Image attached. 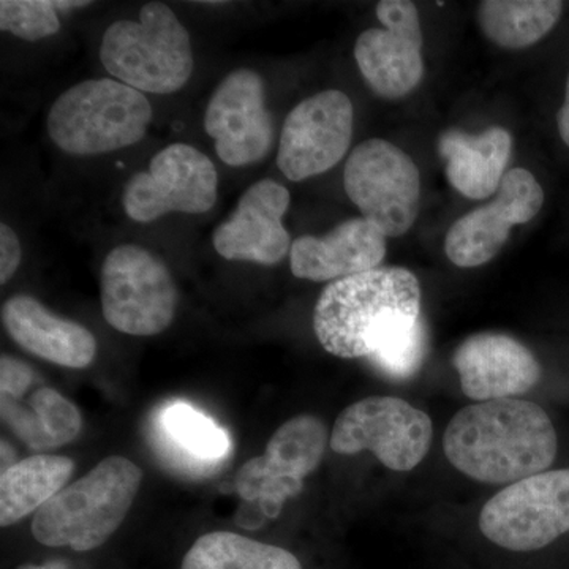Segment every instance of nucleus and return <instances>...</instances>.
I'll return each mask as SVG.
<instances>
[{
  "mask_svg": "<svg viewBox=\"0 0 569 569\" xmlns=\"http://www.w3.org/2000/svg\"><path fill=\"white\" fill-rule=\"evenodd\" d=\"M443 451L456 470L482 485H512L550 470L559 436L545 408L530 400L471 403L455 415Z\"/></svg>",
  "mask_w": 569,
  "mask_h": 569,
  "instance_id": "f257e3e1",
  "label": "nucleus"
},
{
  "mask_svg": "<svg viewBox=\"0 0 569 569\" xmlns=\"http://www.w3.org/2000/svg\"><path fill=\"white\" fill-rule=\"evenodd\" d=\"M421 284L410 269L387 266L335 280L313 310V331L328 353L369 359L421 323Z\"/></svg>",
  "mask_w": 569,
  "mask_h": 569,
  "instance_id": "f03ea898",
  "label": "nucleus"
},
{
  "mask_svg": "<svg viewBox=\"0 0 569 569\" xmlns=\"http://www.w3.org/2000/svg\"><path fill=\"white\" fill-rule=\"evenodd\" d=\"M141 481V468L132 460L103 459L36 512L33 538L48 548L77 552L100 548L122 526Z\"/></svg>",
  "mask_w": 569,
  "mask_h": 569,
  "instance_id": "7ed1b4c3",
  "label": "nucleus"
},
{
  "mask_svg": "<svg viewBox=\"0 0 569 569\" xmlns=\"http://www.w3.org/2000/svg\"><path fill=\"white\" fill-rule=\"evenodd\" d=\"M100 61L116 80L142 93L181 91L193 73L189 32L162 2L142 7L138 21H116L104 32Z\"/></svg>",
  "mask_w": 569,
  "mask_h": 569,
  "instance_id": "20e7f679",
  "label": "nucleus"
},
{
  "mask_svg": "<svg viewBox=\"0 0 569 569\" xmlns=\"http://www.w3.org/2000/svg\"><path fill=\"white\" fill-rule=\"evenodd\" d=\"M152 107L144 93L102 78L71 86L48 112L52 142L71 156H97L137 144L148 133Z\"/></svg>",
  "mask_w": 569,
  "mask_h": 569,
  "instance_id": "39448f33",
  "label": "nucleus"
},
{
  "mask_svg": "<svg viewBox=\"0 0 569 569\" xmlns=\"http://www.w3.org/2000/svg\"><path fill=\"white\" fill-rule=\"evenodd\" d=\"M486 539L511 552H537L569 533V468H550L501 489L481 509Z\"/></svg>",
  "mask_w": 569,
  "mask_h": 569,
  "instance_id": "423d86ee",
  "label": "nucleus"
},
{
  "mask_svg": "<svg viewBox=\"0 0 569 569\" xmlns=\"http://www.w3.org/2000/svg\"><path fill=\"white\" fill-rule=\"evenodd\" d=\"M432 438L426 411L399 397L372 396L339 415L329 447L340 456L370 451L389 470L406 473L426 459Z\"/></svg>",
  "mask_w": 569,
  "mask_h": 569,
  "instance_id": "0eeeda50",
  "label": "nucleus"
},
{
  "mask_svg": "<svg viewBox=\"0 0 569 569\" xmlns=\"http://www.w3.org/2000/svg\"><path fill=\"white\" fill-rule=\"evenodd\" d=\"M178 290L162 260L140 246H119L104 258L102 309L123 335L149 337L174 320Z\"/></svg>",
  "mask_w": 569,
  "mask_h": 569,
  "instance_id": "6e6552de",
  "label": "nucleus"
},
{
  "mask_svg": "<svg viewBox=\"0 0 569 569\" xmlns=\"http://www.w3.org/2000/svg\"><path fill=\"white\" fill-rule=\"evenodd\" d=\"M343 186L365 219L387 238L403 236L417 222L421 174L417 163L392 142L372 138L348 157Z\"/></svg>",
  "mask_w": 569,
  "mask_h": 569,
  "instance_id": "1a4fd4ad",
  "label": "nucleus"
},
{
  "mask_svg": "<svg viewBox=\"0 0 569 569\" xmlns=\"http://www.w3.org/2000/svg\"><path fill=\"white\" fill-rule=\"evenodd\" d=\"M216 164L190 144L167 146L153 156L148 170L133 174L122 193L123 211L138 223L167 213H204L217 201Z\"/></svg>",
  "mask_w": 569,
  "mask_h": 569,
  "instance_id": "9d476101",
  "label": "nucleus"
},
{
  "mask_svg": "<svg viewBox=\"0 0 569 569\" xmlns=\"http://www.w3.org/2000/svg\"><path fill=\"white\" fill-rule=\"evenodd\" d=\"M329 440L321 419L312 415L291 418L276 430L264 455L238 471L236 492L246 501H260L264 515L277 518L284 501L298 496L305 479L320 466Z\"/></svg>",
  "mask_w": 569,
  "mask_h": 569,
  "instance_id": "9b49d317",
  "label": "nucleus"
},
{
  "mask_svg": "<svg viewBox=\"0 0 569 569\" xmlns=\"http://www.w3.org/2000/svg\"><path fill=\"white\" fill-rule=\"evenodd\" d=\"M353 118L347 93L325 91L302 100L284 119L277 153L280 171L301 182L335 168L350 148Z\"/></svg>",
  "mask_w": 569,
  "mask_h": 569,
  "instance_id": "f8f14e48",
  "label": "nucleus"
},
{
  "mask_svg": "<svg viewBox=\"0 0 569 569\" xmlns=\"http://www.w3.org/2000/svg\"><path fill=\"white\" fill-rule=\"evenodd\" d=\"M376 11L383 28L358 37L356 63L377 96L400 99L417 89L425 74L418 9L408 0H383Z\"/></svg>",
  "mask_w": 569,
  "mask_h": 569,
  "instance_id": "ddd939ff",
  "label": "nucleus"
},
{
  "mask_svg": "<svg viewBox=\"0 0 569 569\" xmlns=\"http://www.w3.org/2000/svg\"><path fill=\"white\" fill-rule=\"evenodd\" d=\"M204 129L216 141L217 156L230 167H246L268 156L274 126L257 71L234 70L220 81L206 108Z\"/></svg>",
  "mask_w": 569,
  "mask_h": 569,
  "instance_id": "4468645a",
  "label": "nucleus"
},
{
  "mask_svg": "<svg viewBox=\"0 0 569 569\" xmlns=\"http://www.w3.org/2000/svg\"><path fill=\"white\" fill-rule=\"evenodd\" d=\"M545 204V190L538 179L523 168L507 171L497 197L452 224L445 241V252L459 268L489 263L507 244L511 230L530 222Z\"/></svg>",
  "mask_w": 569,
  "mask_h": 569,
  "instance_id": "2eb2a0df",
  "label": "nucleus"
},
{
  "mask_svg": "<svg viewBox=\"0 0 569 569\" xmlns=\"http://www.w3.org/2000/svg\"><path fill=\"white\" fill-rule=\"evenodd\" d=\"M288 208L290 192L282 183L271 179L253 183L233 213L213 231V249L224 260L279 264L293 246L282 222Z\"/></svg>",
  "mask_w": 569,
  "mask_h": 569,
  "instance_id": "dca6fc26",
  "label": "nucleus"
},
{
  "mask_svg": "<svg viewBox=\"0 0 569 569\" xmlns=\"http://www.w3.org/2000/svg\"><path fill=\"white\" fill-rule=\"evenodd\" d=\"M149 443L170 473L186 479L211 478L231 455L227 430L183 400H171L149 418Z\"/></svg>",
  "mask_w": 569,
  "mask_h": 569,
  "instance_id": "f3484780",
  "label": "nucleus"
},
{
  "mask_svg": "<svg viewBox=\"0 0 569 569\" xmlns=\"http://www.w3.org/2000/svg\"><path fill=\"white\" fill-rule=\"evenodd\" d=\"M463 395L478 402L516 399L537 387L542 367L529 347L500 332L468 337L452 355Z\"/></svg>",
  "mask_w": 569,
  "mask_h": 569,
  "instance_id": "a211bd4d",
  "label": "nucleus"
},
{
  "mask_svg": "<svg viewBox=\"0 0 569 569\" xmlns=\"http://www.w3.org/2000/svg\"><path fill=\"white\" fill-rule=\"evenodd\" d=\"M387 254V236L365 219L346 220L323 238L301 236L290 250L291 272L312 282L346 279L380 268Z\"/></svg>",
  "mask_w": 569,
  "mask_h": 569,
  "instance_id": "6ab92c4d",
  "label": "nucleus"
},
{
  "mask_svg": "<svg viewBox=\"0 0 569 569\" xmlns=\"http://www.w3.org/2000/svg\"><path fill=\"white\" fill-rule=\"evenodd\" d=\"M2 320L18 346L52 365L84 369L96 359L97 340L89 329L54 316L31 296L9 299Z\"/></svg>",
  "mask_w": 569,
  "mask_h": 569,
  "instance_id": "aec40b11",
  "label": "nucleus"
},
{
  "mask_svg": "<svg viewBox=\"0 0 569 569\" xmlns=\"http://www.w3.org/2000/svg\"><path fill=\"white\" fill-rule=\"evenodd\" d=\"M511 151V134L501 127L478 134L448 130L438 140L449 183L470 200H485L498 192Z\"/></svg>",
  "mask_w": 569,
  "mask_h": 569,
  "instance_id": "412c9836",
  "label": "nucleus"
},
{
  "mask_svg": "<svg viewBox=\"0 0 569 569\" xmlns=\"http://www.w3.org/2000/svg\"><path fill=\"white\" fill-rule=\"evenodd\" d=\"M63 456L36 455L3 471L0 478V526L10 527L58 496L73 473Z\"/></svg>",
  "mask_w": 569,
  "mask_h": 569,
  "instance_id": "4be33fe9",
  "label": "nucleus"
},
{
  "mask_svg": "<svg viewBox=\"0 0 569 569\" xmlns=\"http://www.w3.org/2000/svg\"><path fill=\"white\" fill-rule=\"evenodd\" d=\"M2 419L29 448H61L80 436V410L51 388H40L29 399V407L20 400L2 397Z\"/></svg>",
  "mask_w": 569,
  "mask_h": 569,
  "instance_id": "5701e85b",
  "label": "nucleus"
},
{
  "mask_svg": "<svg viewBox=\"0 0 569 569\" xmlns=\"http://www.w3.org/2000/svg\"><path fill=\"white\" fill-rule=\"evenodd\" d=\"M561 11L559 0H485L478 7V22L498 47L523 50L556 28Z\"/></svg>",
  "mask_w": 569,
  "mask_h": 569,
  "instance_id": "b1692460",
  "label": "nucleus"
},
{
  "mask_svg": "<svg viewBox=\"0 0 569 569\" xmlns=\"http://www.w3.org/2000/svg\"><path fill=\"white\" fill-rule=\"evenodd\" d=\"M181 569H302L290 550L231 531H211L193 542Z\"/></svg>",
  "mask_w": 569,
  "mask_h": 569,
  "instance_id": "393cba45",
  "label": "nucleus"
},
{
  "mask_svg": "<svg viewBox=\"0 0 569 569\" xmlns=\"http://www.w3.org/2000/svg\"><path fill=\"white\" fill-rule=\"evenodd\" d=\"M91 2L73 0H2L0 29L26 41H39L56 36L61 29L59 13L84 9Z\"/></svg>",
  "mask_w": 569,
  "mask_h": 569,
  "instance_id": "a878e982",
  "label": "nucleus"
},
{
  "mask_svg": "<svg viewBox=\"0 0 569 569\" xmlns=\"http://www.w3.org/2000/svg\"><path fill=\"white\" fill-rule=\"evenodd\" d=\"M426 353L427 331L426 321L422 318L415 331L370 356L367 361L376 367L378 372L392 380H407L418 372L419 367L425 362Z\"/></svg>",
  "mask_w": 569,
  "mask_h": 569,
  "instance_id": "bb28decb",
  "label": "nucleus"
},
{
  "mask_svg": "<svg viewBox=\"0 0 569 569\" xmlns=\"http://www.w3.org/2000/svg\"><path fill=\"white\" fill-rule=\"evenodd\" d=\"M33 372L31 367L24 365L9 355L0 359V391L7 399L20 400L24 392L31 388Z\"/></svg>",
  "mask_w": 569,
  "mask_h": 569,
  "instance_id": "cd10ccee",
  "label": "nucleus"
},
{
  "mask_svg": "<svg viewBox=\"0 0 569 569\" xmlns=\"http://www.w3.org/2000/svg\"><path fill=\"white\" fill-rule=\"evenodd\" d=\"M21 263L18 234L7 223L0 224V283L6 284Z\"/></svg>",
  "mask_w": 569,
  "mask_h": 569,
  "instance_id": "c85d7f7f",
  "label": "nucleus"
},
{
  "mask_svg": "<svg viewBox=\"0 0 569 569\" xmlns=\"http://www.w3.org/2000/svg\"><path fill=\"white\" fill-rule=\"evenodd\" d=\"M557 126L561 140L569 148V74L567 80V91H565V102L561 104L559 114H557Z\"/></svg>",
  "mask_w": 569,
  "mask_h": 569,
  "instance_id": "c756f323",
  "label": "nucleus"
},
{
  "mask_svg": "<svg viewBox=\"0 0 569 569\" xmlns=\"http://www.w3.org/2000/svg\"><path fill=\"white\" fill-rule=\"evenodd\" d=\"M0 455H2V473L20 462L17 451H14L9 441L2 440V451H0Z\"/></svg>",
  "mask_w": 569,
  "mask_h": 569,
  "instance_id": "7c9ffc66",
  "label": "nucleus"
},
{
  "mask_svg": "<svg viewBox=\"0 0 569 569\" xmlns=\"http://www.w3.org/2000/svg\"><path fill=\"white\" fill-rule=\"evenodd\" d=\"M18 569H66L59 567V565H22V567Z\"/></svg>",
  "mask_w": 569,
  "mask_h": 569,
  "instance_id": "2f4dec72",
  "label": "nucleus"
}]
</instances>
